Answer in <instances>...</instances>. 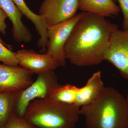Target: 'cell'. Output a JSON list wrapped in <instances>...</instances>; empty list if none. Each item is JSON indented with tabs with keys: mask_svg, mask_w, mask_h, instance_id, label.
<instances>
[{
	"mask_svg": "<svg viewBox=\"0 0 128 128\" xmlns=\"http://www.w3.org/2000/svg\"><path fill=\"white\" fill-rule=\"evenodd\" d=\"M73 28L65 46L66 59L79 66L100 64L118 25L87 12Z\"/></svg>",
	"mask_w": 128,
	"mask_h": 128,
	"instance_id": "cell-1",
	"label": "cell"
},
{
	"mask_svg": "<svg viewBox=\"0 0 128 128\" xmlns=\"http://www.w3.org/2000/svg\"><path fill=\"white\" fill-rule=\"evenodd\" d=\"M88 128H125L128 114L126 98L112 87H105L91 103L80 108Z\"/></svg>",
	"mask_w": 128,
	"mask_h": 128,
	"instance_id": "cell-2",
	"label": "cell"
},
{
	"mask_svg": "<svg viewBox=\"0 0 128 128\" xmlns=\"http://www.w3.org/2000/svg\"><path fill=\"white\" fill-rule=\"evenodd\" d=\"M79 110L73 105L49 98H36L30 102L23 117L39 128H74Z\"/></svg>",
	"mask_w": 128,
	"mask_h": 128,
	"instance_id": "cell-3",
	"label": "cell"
},
{
	"mask_svg": "<svg viewBox=\"0 0 128 128\" xmlns=\"http://www.w3.org/2000/svg\"><path fill=\"white\" fill-rule=\"evenodd\" d=\"M58 84L54 71L40 73L34 82L26 89L19 91L16 99L14 112L23 117L32 101L36 98L48 97L50 90Z\"/></svg>",
	"mask_w": 128,
	"mask_h": 128,
	"instance_id": "cell-4",
	"label": "cell"
},
{
	"mask_svg": "<svg viewBox=\"0 0 128 128\" xmlns=\"http://www.w3.org/2000/svg\"><path fill=\"white\" fill-rule=\"evenodd\" d=\"M84 12L72 18L52 26H48L46 53L58 62L60 66H64L66 58L65 46L73 28L82 16Z\"/></svg>",
	"mask_w": 128,
	"mask_h": 128,
	"instance_id": "cell-5",
	"label": "cell"
},
{
	"mask_svg": "<svg viewBox=\"0 0 128 128\" xmlns=\"http://www.w3.org/2000/svg\"><path fill=\"white\" fill-rule=\"evenodd\" d=\"M104 60L112 64L120 74L128 80V28L118 29L112 35L104 57Z\"/></svg>",
	"mask_w": 128,
	"mask_h": 128,
	"instance_id": "cell-6",
	"label": "cell"
},
{
	"mask_svg": "<svg viewBox=\"0 0 128 128\" xmlns=\"http://www.w3.org/2000/svg\"><path fill=\"white\" fill-rule=\"evenodd\" d=\"M78 9V0H44L38 13L52 26L72 18Z\"/></svg>",
	"mask_w": 128,
	"mask_h": 128,
	"instance_id": "cell-7",
	"label": "cell"
},
{
	"mask_svg": "<svg viewBox=\"0 0 128 128\" xmlns=\"http://www.w3.org/2000/svg\"><path fill=\"white\" fill-rule=\"evenodd\" d=\"M33 74L22 66L0 64V92L24 90L33 82Z\"/></svg>",
	"mask_w": 128,
	"mask_h": 128,
	"instance_id": "cell-8",
	"label": "cell"
},
{
	"mask_svg": "<svg viewBox=\"0 0 128 128\" xmlns=\"http://www.w3.org/2000/svg\"><path fill=\"white\" fill-rule=\"evenodd\" d=\"M16 54L18 64L33 74L54 71L60 66L57 60L47 53L40 54L32 50L22 49Z\"/></svg>",
	"mask_w": 128,
	"mask_h": 128,
	"instance_id": "cell-9",
	"label": "cell"
},
{
	"mask_svg": "<svg viewBox=\"0 0 128 128\" xmlns=\"http://www.w3.org/2000/svg\"><path fill=\"white\" fill-rule=\"evenodd\" d=\"M0 8L12 23V32L14 39L18 43H28L32 36L28 28L22 22V14L12 0H0Z\"/></svg>",
	"mask_w": 128,
	"mask_h": 128,
	"instance_id": "cell-10",
	"label": "cell"
},
{
	"mask_svg": "<svg viewBox=\"0 0 128 128\" xmlns=\"http://www.w3.org/2000/svg\"><path fill=\"white\" fill-rule=\"evenodd\" d=\"M101 72L94 73L83 87L80 88L74 106L78 109L91 103L102 93L104 86Z\"/></svg>",
	"mask_w": 128,
	"mask_h": 128,
	"instance_id": "cell-11",
	"label": "cell"
},
{
	"mask_svg": "<svg viewBox=\"0 0 128 128\" xmlns=\"http://www.w3.org/2000/svg\"><path fill=\"white\" fill-rule=\"evenodd\" d=\"M17 7L28 20L35 26L36 31L40 36L37 42V46L40 48V52H46V45L48 42L47 26L44 18L39 14L32 12L26 4L24 0H12Z\"/></svg>",
	"mask_w": 128,
	"mask_h": 128,
	"instance_id": "cell-12",
	"label": "cell"
},
{
	"mask_svg": "<svg viewBox=\"0 0 128 128\" xmlns=\"http://www.w3.org/2000/svg\"><path fill=\"white\" fill-rule=\"evenodd\" d=\"M78 9L104 18L118 16L121 11L113 0H78Z\"/></svg>",
	"mask_w": 128,
	"mask_h": 128,
	"instance_id": "cell-13",
	"label": "cell"
},
{
	"mask_svg": "<svg viewBox=\"0 0 128 128\" xmlns=\"http://www.w3.org/2000/svg\"><path fill=\"white\" fill-rule=\"evenodd\" d=\"M80 88L74 85L59 84L50 90L48 98L62 103L74 105Z\"/></svg>",
	"mask_w": 128,
	"mask_h": 128,
	"instance_id": "cell-14",
	"label": "cell"
},
{
	"mask_svg": "<svg viewBox=\"0 0 128 128\" xmlns=\"http://www.w3.org/2000/svg\"><path fill=\"white\" fill-rule=\"evenodd\" d=\"M19 91L0 92V128L4 126L14 112Z\"/></svg>",
	"mask_w": 128,
	"mask_h": 128,
	"instance_id": "cell-15",
	"label": "cell"
},
{
	"mask_svg": "<svg viewBox=\"0 0 128 128\" xmlns=\"http://www.w3.org/2000/svg\"><path fill=\"white\" fill-rule=\"evenodd\" d=\"M2 128H39L27 121L24 117L13 112L7 122Z\"/></svg>",
	"mask_w": 128,
	"mask_h": 128,
	"instance_id": "cell-16",
	"label": "cell"
},
{
	"mask_svg": "<svg viewBox=\"0 0 128 128\" xmlns=\"http://www.w3.org/2000/svg\"><path fill=\"white\" fill-rule=\"evenodd\" d=\"M0 62L7 65L17 66L18 64L16 53L6 48L4 44L0 42Z\"/></svg>",
	"mask_w": 128,
	"mask_h": 128,
	"instance_id": "cell-17",
	"label": "cell"
},
{
	"mask_svg": "<svg viewBox=\"0 0 128 128\" xmlns=\"http://www.w3.org/2000/svg\"><path fill=\"white\" fill-rule=\"evenodd\" d=\"M7 18L8 17L6 13L0 8V34H2L4 35L6 34L7 25L6 23V20ZM0 42L3 44L10 50H12V45L7 44L2 41L0 35Z\"/></svg>",
	"mask_w": 128,
	"mask_h": 128,
	"instance_id": "cell-18",
	"label": "cell"
},
{
	"mask_svg": "<svg viewBox=\"0 0 128 128\" xmlns=\"http://www.w3.org/2000/svg\"><path fill=\"white\" fill-rule=\"evenodd\" d=\"M117 2L119 4L120 8L123 13L124 20L123 22V30L128 28V0H113Z\"/></svg>",
	"mask_w": 128,
	"mask_h": 128,
	"instance_id": "cell-19",
	"label": "cell"
},
{
	"mask_svg": "<svg viewBox=\"0 0 128 128\" xmlns=\"http://www.w3.org/2000/svg\"><path fill=\"white\" fill-rule=\"evenodd\" d=\"M126 100H127V103H128V95L127 96L126 98ZM125 128H128V118H127V121H126V126H125Z\"/></svg>",
	"mask_w": 128,
	"mask_h": 128,
	"instance_id": "cell-20",
	"label": "cell"
}]
</instances>
